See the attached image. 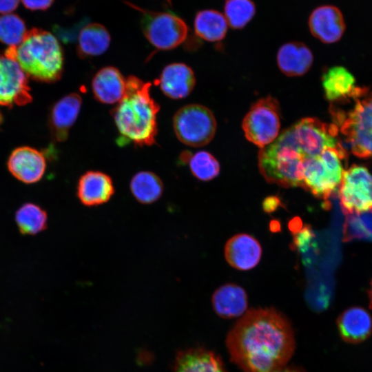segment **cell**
Here are the masks:
<instances>
[{"label": "cell", "instance_id": "1", "mask_svg": "<svg viewBox=\"0 0 372 372\" xmlns=\"http://www.w3.org/2000/svg\"><path fill=\"white\" fill-rule=\"evenodd\" d=\"M231 360L244 372H273L287 366L296 340L287 318L273 308L247 310L228 332Z\"/></svg>", "mask_w": 372, "mask_h": 372}, {"label": "cell", "instance_id": "2", "mask_svg": "<svg viewBox=\"0 0 372 372\" xmlns=\"http://www.w3.org/2000/svg\"><path fill=\"white\" fill-rule=\"evenodd\" d=\"M150 89V83L136 76L126 79L125 94L111 111L119 134L116 141L119 145L132 143L143 147L155 143L160 106L152 97Z\"/></svg>", "mask_w": 372, "mask_h": 372}, {"label": "cell", "instance_id": "3", "mask_svg": "<svg viewBox=\"0 0 372 372\" xmlns=\"http://www.w3.org/2000/svg\"><path fill=\"white\" fill-rule=\"evenodd\" d=\"M15 60L27 76L43 83L61 79L64 56L57 39L50 32L32 28L20 44L9 47L4 53Z\"/></svg>", "mask_w": 372, "mask_h": 372}, {"label": "cell", "instance_id": "4", "mask_svg": "<svg viewBox=\"0 0 372 372\" xmlns=\"http://www.w3.org/2000/svg\"><path fill=\"white\" fill-rule=\"evenodd\" d=\"M305 158L282 132L271 144L261 148L258 166L269 183L284 187L303 186Z\"/></svg>", "mask_w": 372, "mask_h": 372}, {"label": "cell", "instance_id": "5", "mask_svg": "<svg viewBox=\"0 0 372 372\" xmlns=\"http://www.w3.org/2000/svg\"><path fill=\"white\" fill-rule=\"evenodd\" d=\"M351 99L352 108L337 116L341 132L355 156L372 158V90L357 87Z\"/></svg>", "mask_w": 372, "mask_h": 372}, {"label": "cell", "instance_id": "6", "mask_svg": "<svg viewBox=\"0 0 372 372\" xmlns=\"http://www.w3.org/2000/svg\"><path fill=\"white\" fill-rule=\"evenodd\" d=\"M343 147H329L303 162V186L318 198L328 200L338 190L347 158Z\"/></svg>", "mask_w": 372, "mask_h": 372}, {"label": "cell", "instance_id": "7", "mask_svg": "<svg viewBox=\"0 0 372 372\" xmlns=\"http://www.w3.org/2000/svg\"><path fill=\"white\" fill-rule=\"evenodd\" d=\"M173 128L177 138L190 147L208 144L216 130V118L207 107L189 104L180 108L173 117Z\"/></svg>", "mask_w": 372, "mask_h": 372}, {"label": "cell", "instance_id": "8", "mask_svg": "<svg viewBox=\"0 0 372 372\" xmlns=\"http://www.w3.org/2000/svg\"><path fill=\"white\" fill-rule=\"evenodd\" d=\"M285 134L306 158L329 147H341L338 129L314 118H304L285 130Z\"/></svg>", "mask_w": 372, "mask_h": 372}, {"label": "cell", "instance_id": "9", "mask_svg": "<svg viewBox=\"0 0 372 372\" xmlns=\"http://www.w3.org/2000/svg\"><path fill=\"white\" fill-rule=\"evenodd\" d=\"M276 99L268 96L258 101L242 121V130L247 139L262 148L279 136L280 108Z\"/></svg>", "mask_w": 372, "mask_h": 372}, {"label": "cell", "instance_id": "10", "mask_svg": "<svg viewBox=\"0 0 372 372\" xmlns=\"http://www.w3.org/2000/svg\"><path fill=\"white\" fill-rule=\"evenodd\" d=\"M143 34L158 50H172L187 39V25L177 15L166 12L143 11Z\"/></svg>", "mask_w": 372, "mask_h": 372}, {"label": "cell", "instance_id": "11", "mask_svg": "<svg viewBox=\"0 0 372 372\" xmlns=\"http://www.w3.org/2000/svg\"><path fill=\"white\" fill-rule=\"evenodd\" d=\"M338 194L345 214L372 211V174L366 167L353 165L344 171Z\"/></svg>", "mask_w": 372, "mask_h": 372}, {"label": "cell", "instance_id": "12", "mask_svg": "<svg viewBox=\"0 0 372 372\" xmlns=\"http://www.w3.org/2000/svg\"><path fill=\"white\" fill-rule=\"evenodd\" d=\"M27 77L15 60L0 54V105H23L32 101Z\"/></svg>", "mask_w": 372, "mask_h": 372}, {"label": "cell", "instance_id": "13", "mask_svg": "<svg viewBox=\"0 0 372 372\" xmlns=\"http://www.w3.org/2000/svg\"><path fill=\"white\" fill-rule=\"evenodd\" d=\"M7 166L15 178L25 184H33L43 178L46 160L43 154L34 148L19 147L10 155Z\"/></svg>", "mask_w": 372, "mask_h": 372}, {"label": "cell", "instance_id": "14", "mask_svg": "<svg viewBox=\"0 0 372 372\" xmlns=\"http://www.w3.org/2000/svg\"><path fill=\"white\" fill-rule=\"evenodd\" d=\"M81 104V96L77 93H70L53 105L48 124L51 136L55 141L63 142L68 138L70 130L79 114Z\"/></svg>", "mask_w": 372, "mask_h": 372}, {"label": "cell", "instance_id": "15", "mask_svg": "<svg viewBox=\"0 0 372 372\" xmlns=\"http://www.w3.org/2000/svg\"><path fill=\"white\" fill-rule=\"evenodd\" d=\"M114 194L112 179L107 174L98 170L85 172L79 178L76 196L86 207H94L109 201Z\"/></svg>", "mask_w": 372, "mask_h": 372}, {"label": "cell", "instance_id": "16", "mask_svg": "<svg viewBox=\"0 0 372 372\" xmlns=\"http://www.w3.org/2000/svg\"><path fill=\"white\" fill-rule=\"evenodd\" d=\"M309 27L313 37L323 43H332L342 37L345 23L341 11L337 7L322 6L311 12Z\"/></svg>", "mask_w": 372, "mask_h": 372}, {"label": "cell", "instance_id": "17", "mask_svg": "<svg viewBox=\"0 0 372 372\" xmlns=\"http://www.w3.org/2000/svg\"><path fill=\"white\" fill-rule=\"evenodd\" d=\"M156 82L166 96L180 99L192 92L196 78L189 66L183 63H174L163 69Z\"/></svg>", "mask_w": 372, "mask_h": 372}, {"label": "cell", "instance_id": "18", "mask_svg": "<svg viewBox=\"0 0 372 372\" xmlns=\"http://www.w3.org/2000/svg\"><path fill=\"white\" fill-rule=\"evenodd\" d=\"M262 248L253 236L240 234L231 237L225 247V256L234 268L241 271L249 270L259 262Z\"/></svg>", "mask_w": 372, "mask_h": 372}, {"label": "cell", "instance_id": "19", "mask_svg": "<svg viewBox=\"0 0 372 372\" xmlns=\"http://www.w3.org/2000/svg\"><path fill=\"white\" fill-rule=\"evenodd\" d=\"M91 87L94 97L99 102L118 103L125 94L126 79L118 68L106 66L94 74Z\"/></svg>", "mask_w": 372, "mask_h": 372}, {"label": "cell", "instance_id": "20", "mask_svg": "<svg viewBox=\"0 0 372 372\" xmlns=\"http://www.w3.org/2000/svg\"><path fill=\"white\" fill-rule=\"evenodd\" d=\"M337 327L344 341L358 344L366 340L371 335L372 316L362 307H350L339 316Z\"/></svg>", "mask_w": 372, "mask_h": 372}, {"label": "cell", "instance_id": "21", "mask_svg": "<svg viewBox=\"0 0 372 372\" xmlns=\"http://www.w3.org/2000/svg\"><path fill=\"white\" fill-rule=\"evenodd\" d=\"M174 372H227L221 358L202 347L179 351L174 364Z\"/></svg>", "mask_w": 372, "mask_h": 372}, {"label": "cell", "instance_id": "22", "mask_svg": "<svg viewBox=\"0 0 372 372\" xmlns=\"http://www.w3.org/2000/svg\"><path fill=\"white\" fill-rule=\"evenodd\" d=\"M211 303L216 313L223 318H240L247 311V296L242 287L225 285L213 293Z\"/></svg>", "mask_w": 372, "mask_h": 372}, {"label": "cell", "instance_id": "23", "mask_svg": "<svg viewBox=\"0 0 372 372\" xmlns=\"http://www.w3.org/2000/svg\"><path fill=\"white\" fill-rule=\"evenodd\" d=\"M311 50L302 43L289 42L282 45L277 54L280 71L289 76L304 74L313 63Z\"/></svg>", "mask_w": 372, "mask_h": 372}, {"label": "cell", "instance_id": "24", "mask_svg": "<svg viewBox=\"0 0 372 372\" xmlns=\"http://www.w3.org/2000/svg\"><path fill=\"white\" fill-rule=\"evenodd\" d=\"M353 75L342 66L328 69L322 76V86L326 98L331 101L351 99L357 87Z\"/></svg>", "mask_w": 372, "mask_h": 372}, {"label": "cell", "instance_id": "25", "mask_svg": "<svg viewBox=\"0 0 372 372\" xmlns=\"http://www.w3.org/2000/svg\"><path fill=\"white\" fill-rule=\"evenodd\" d=\"M110 34L101 24L88 23L79 32L77 41V54L81 59L101 55L108 49Z\"/></svg>", "mask_w": 372, "mask_h": 372}, {"label": "cell", "instance_id": "26", "mask_svg": "<svg viewBox=\"0 0 372 372\" xmlns=\"http://www.w3.org/2000/svg\"><path fill=\"white\" fill-rule=\"evenodd\" d=\"M130 189L135 199L142 204H151L162 196L164 186L161 179L150 171L136 173L130 183Z\"/></svg>", "mask_w": 372, "mask_h": 372}, {"label": "cell", "instance_id": "27", "mask_svg": "<svg viewBox=\"0 0 372 372\" xmlns=\"http://www.w3.org/2000/svg\"><path fill=\"white\" fill-rule=\"evenodd\" d=\"M228 23L223 14L214 10L198 12L194 20V30L200 38L211 42L222 40L227 31Z\"/></svg>", "mask_w": 372, "mask_h": 372}, {"label": "cell", "instance_id": "28", "mask_svg": "<svg viewBox=\"0 0 372 372\" xmlns=\"http://www.w3.org/2000/svg\"><path fill=\"white\" fill-rule=\"evenodd\" d=\"M17 226L21 234L36 235L48 226V214L39 205L25 203L18 208L14 214Z\"/></svg>", "mask_w": 372, "mask_h": 372}, {"label": "cell", "instance_id": "29", "mask_svg": "<svg viewBox=\"0 0 372 372\" xmlns=\"http://www.w3.org/2000/svg\"><path fill=\"white\" fill-rule=\"evenodd\" d=\"M372 241V211L349 214L343 227V240Z\"/></svg>", "mask_w": 372, "mask_h": 372}, {"label": "cell", "instance_id": "30", "mask_svg": "<svg viewBox=\"0 0 372 372\" xmlns=\"http://www.w3.org/2000/svg\"><path fill=\"white\" fill-rule=\"evenodd\" d=\"M187 163L192 174L197 179L203 181L214 179L220 172L218 161L206 151H200L191 154Z\"/></svg>", "mask_w": 372, "mask_h": 372}, {"label": "cell", "instance_id": "31", "mask_svg": "<svg viewBox=\"0 0 372 372\" xmlns=\"http://www.w3.org/2000/svg\"><path fill=\"white\" fill-rule=\"evenodd\" d=\"M24 21L14 14L0 16V41L9 47L17 46L23 40L26 32Z\"/></svg>", "mask_w": 372, "mask_h": 372}, {"label": "cell", "instance_id": "32", "mask_svg": "<svg viewBox=\"0 0 372 372\" xmlns=\"http://www.w3.org/2000/svg\"><path fill=\"white\" fill-rule=\"evenodd\" d=\"M256 11L251 0H227L225 6V17L228 25L240 29L253 18Z\"/></svg>", "mask_w": 372, "mask_h": 372}, {"label": "cell", "instance_id": "33", "mask_svg": "<svg viewBox=\"0 0 372 372\" xmlns=\"http://www.w3.org/2000/svg\"><path fill=\"white\" fill-rule=\"evenodd\" d=\"M293 245L302 254L314 247V234L309 225H304L295 232Z\"/></svg>", "mask_w": 372, "mask_h": 372}, {"label": "cell", "instance_id": "34", "mask_svg": "<svg viewBox=\"0 0 372 372\" xmlns=\"http://www.w3.org/2000/svg\"><path fill=\"white\" fill-rule=\"evenodd\" d=\"M24 6L32 10H44L49 8L54 0H21Z\"/></svg>", "mask_w": 372, "mask_h": 372}, {"label": "cell", "instance_id": "35", "mask_svg": "<svg viewBox=\"0 0 372 372\" xmlns=\"http://www.w3.org/2000/svg\"><path fill=\"white\" fill-rule=\"evenodd\" d=\"M281 205L280 198L275 196L267 197L262 203V208L267 213L275 211Z\"/></svg>", "mask_w": 372, "mask_h": 372}, {"label": "cell", "instance_id": "36", "mask_svg": "<svg viewBox=\"0 0 372 372\" xmlns=\"http://www.w3.org/2000/svg\"><path fill=\"white\" fill-rule=\"evenodd\" d=\"M20 0H0V13L6 14L14 10Z\"/></svg>", "mask_w": 372, "mask_h": 372}, {"label": "cell", "instance_id": "37", "mask_svg": "<svg viewBox=\"0 0 372 372\" xmlns=\"http://www.w3.org/2000/svg\"><path fill=\"white\" fill-rule=\"evenodd\" d=\"M273 372H304V371L298 367L285 366Z\"/></svg>", "mask_w": 372, "mask_h": 372}, {"label": "cell", "instance_id": "38", "mask_svg": "<svg viewBox=\"0 0 372 372\" xmlns=\"http://www.w3.org/2000/svg\"><path fill=\"white\" fill-rule=\"evenodd\" d=\"M368 298H369V306L372 309V279L370 282V286L368 290Z\"/></svg>", "mask_w": 372, "mask_h": 372}]
</instances>
